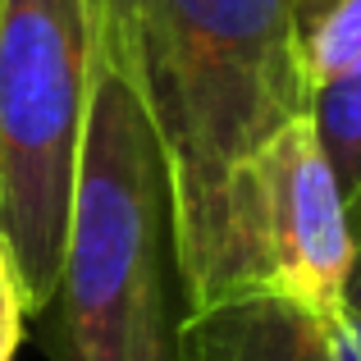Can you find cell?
<instances>
[{
	"label": "cell",
	"instance_id": "obj_3",
	"mask_svg": "<svg viewBox=\"0 0 361 361\" xmlns=\"http://www.w3.org/2000/svg\"><path fill=\"white\" fill-rule=\"evenodd\" d=\"M101 0H0V252L27 320L55 302Z\"/></svg>",
	"mask_w": 361,
	"mask_h": 361
},
{
	"label": "cell",
	"instance_id": "obj_1",
	"mask_svg": "<svg viewBox=\"0 0 361 361\" xmlns=\"http://www.w3.org/2000/svg\"><path fill=\"white\" fill-rule=\"evenodd\" d=\"M169 174L174 270L192 261L224 178L307 119L293 0H110Z\"/></svg>",
	"mask_w": 361,
	"mask_h": 361
},
{
	"label": "cell",
	"instance_id": "obj_5",
	"mask_svg": "<svg viewBox=\"0 0 361 361\" xmlns=\"http://www.w3.org/2000/svg\"><path fill=\"white\" fill-rule=\"evenodd\" d=\"M174 361H361V316L288 298H229L183 311Z\"/></svg>",
	"mask_w": 361,
	"mask_h": 361
},
{
	"label": "cell",
	"instance_id": "obj_2",
	"mask_svg": "<svg viewBox=\"0 0 361 361\" xmlns=\"http://www.w3.org/2000/svg\"><path fill=\"white\" fill-rule=\"evenodd\" d=\"M169 283H178V270L165 156L123 27L101 0L69 247L55 288L60 320L46 329L51 361H174Z\"/></svg>",
	"mask_w": 361,
	"mask_h": 361
},
{
	"label": "cell",
	"instance_id": "obj_6",
	"mask_svg": "<svg viewBox=\"0 0 361 361\" xmlns=\"http://www.w3.org/2000/svg\"><path fill=\"white\" fill-rule=\"evenodd\" d=\"M293 37L307 87L361 69V0H293Z\"/></svg>",
	"mask_w": 361,
	"mask_h": 361
},
{
	"label": "cell",
	"instance_id": "obj_9",
	"mask_svg": "<svg viewBox=\"0 0 361 361\" xmlns=\"http://www.w3.org/2000/svg\"><path fill=\"white\" fill-rule=\"evenodd\" d=\"M343 233H348V265H343L338 302L353 316H361V183L343 197Z\"/></svg>",
	"mask_w": 361,
	"mask_h": 361
},
{
	"label": "cell",
	"instance_id": "obj_7",
	"mask_svg": "<svg viewBox=\"0 0 361 361\" xmlns=\"http://www.w3.org/2000/svg\"><path fill=\"white\" fill-rule=\"evenodd\" d=\"M307 123L334 169L338 192H353L361 183V69L334 82H320L307 97Z\"/></svg>",
	"mask_w": 361,
	"mask_h": 361
},
{
	"label": "cell",
	"instance_id": "obj_4",
	"mask_svg": "<svg viewBox=\"0 0 361 361\" xmlns=\"http://www.w3.org/2000/svg\"><path fill=\"white\" fill-rule=\"evenodd\" d=\"M343 192L307 119H293L224 178L192 261L178 270L188 311L229 298L343 307Z\"/></svg>",
	"mask_w": 361,
	"mask_h": 361
},
{
	"label": "cell",
	"instance_id": "obj_8",
	"mask_svg": "<svg viewBox=\"0 0 361 361\" xmlns=\"http://www.w3.org/2000/svg\"><path fill=\"white\" fill-rule=\"evenodd\" d=\"M23 329H27V307H23V293H18V279L9 270L5 252H0V361L18 357Z\"/></svg>",
	"mask_w": 361,
	"mask_h": 361
}]
</instances>
